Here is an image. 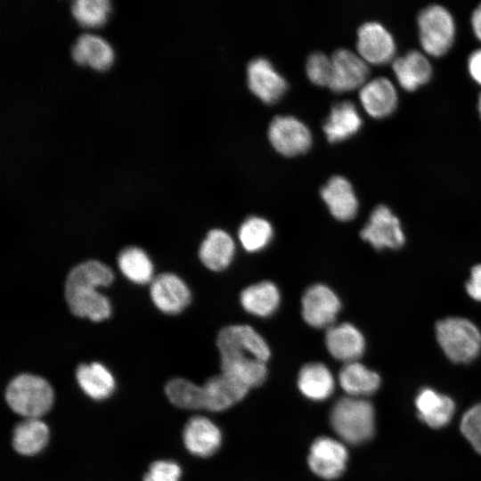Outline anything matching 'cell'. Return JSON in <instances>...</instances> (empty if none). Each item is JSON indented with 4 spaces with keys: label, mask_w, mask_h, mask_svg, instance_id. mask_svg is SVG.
<instances>
[{
    "label": "cell",
    "mask_w": 481,
    "mask_h": 481,
    "mask_svg": "<svg viewBox=\"0 0 481 481\" xmlns=\"http://www.w3.org/2000/svg\"><path fill=\"white\" fill-rule=\"evenodd\" d=\"M113 278L111 269L100 261L89 260L75 266L65 282V297L70 311L94 322L108 319L111 314L110 302L97 288L109 286Z\"/></svg>",
    "instance_id": "1"
},
{
    "label": "cell",
    "mask_w": 481,
    "mask_h": 481,
    "mask_svg": "<svg viewBox=\"0 0 481 481\" xmlns=\"http://www.w3.org/2000/svg\"><path fill=\"white\" fill-rule=\"evenodd\" d=\"M330 423L343 442L355 445L363 444L374 435L373 406L363 398H340L331 408Z\"/></svg>",
    "instance_id": "2"
},
{
    "label": "cell",
    "mask_w": 481,
    "mask_h": 481,
    "mask_svg": "<svg viewBox=\"0 0 481 481\" xmlns=\"http://www.w3.org/2000/svg\"><path fill=\"white\" fill-rule=\"evenodd\" d=\"M436 337L445 355L457 363H468L481 351V332L463 317H447L436 324Z\"/></svg>",
    "instance_id": "3"
},
{
    "label": "cell",
    "mask_w": 481,
    "mask_h": 481,
    "mask_svg": "<svg viewBox=\"0 0 481 481\" xmlns=\"http://www.w3.org/2000/svg\"><path fill=\"white\" fill-rule=\"evenodd\" d=\"M5 398L18 414L27 419H38L51 409L53 391L44 378L24 373L9 383Z\"/></svg>",
    "instance_id": "4"
},
{
    "label": "cell",
    "mask_w": 481,
    "mask_h": 481,
    "mask_svg": "<svg viewBox=\"0 0 481 481\" xmlns=\"http://www.w3.org/2000/svg\"><path fill=\"white\" fill-rule=\"evenodd\" d=\"M419 38L423 51L433 57L444 55L452 47L456 32L451 12L444 6L425 7L417 19Z\"/></svg>",
    "instance_id": "5"
},
{
    "label": "cell",
    "mask_w": 481,
    "mask_h": 481,
    "mask_svg": "<svg viewBox=\"0 0 481 481\" xmlns=\"http://www.w3.org/2000/svg\"><path fill=\"white\" fill-rule=\"evenodd\" d=\"M340 309L341 303L337 294L322 283L308 287L301 299L304 321L316 329H328L333 325Z\"/></svg>",
    "instance_id": "6"
},
{
    "label": "cell",
    "mask_w": 481,
    "mask_h": 481,
    "mask_svg": "<svg viewBox=\"0 0 481 481\" xmlns=\"http://www.w3.org/2000/svg\"><path fill=\"white\" fill-rule=\"evenodd\" d=\"M361 238L376 249L401 248L405 237L398 217L384 205L377 206L360 232Z\"/></svg>",
    "instance_id": "7"
},
{
    "label": "cell",
    "mask_w": 481,
    "mask_h": 481,
    "mask_svg": "<svg viewBox=\"0 0 481 481\" xmlns=\"http://www.w3.org/2000/svg\"><path fill=\"white\" fill-rule=\"evenodd\" d=\"M348 452L343 442L329 436H320L311 444L307 457L310 469L317 477L333 480L346 469Z\"/></svg>",
    "instance_id": "8"
},
{
    "label": "cell",
    "mask_w": 481,
    "mask_h": 481,
    "mask_svg": "<svg viewBox=\"0 0 481 481\" xmlns=\"http://www.w3.org/2000/svg\"><path fill=\"white\" fill-rule=\"evenodd\" d=\"M220 354L238 353L266 363L271 351L265 338L251 326L233 324L220 330L216 338Z\"/></svg>",
    "instance_id": "9"
},
{
    "label": "cell",
    "mask_w": 481,
    "mask_h": 481,
    "mask_svg": "<svg viewBox=\"0 0 481 481\" xmlns=\"http://www.w3.org/2000/svg\"><path fill=\"white\" fill-rule=\"evenodd\" d=\"M268 137L273 148L284 156L306 152L312 143L308 127L292 116H277L270 123Z\"/></svg>",
    "instance_id": "10"
},
{
    "label": "cell",
    "mask_w": 481,
    "mask_h": 481,
    "mask_svg": "<svg viewBox=\"0 0 481 481\" xmlns=\"http://www.w3.org/2000/svg\"><path fill=\"white\" fill-rule=\"evenodd\" d=\"M356 48L359 56L373 65L393 61L396 51L391 33L376 21L365 22L359 28Z\"/></svg>",
    "instance_id": "11"
},
{
    "label": "cell",
    "mask_w": 481,
    "mask_h": 481,
    "mask_svg": "<svg viewBox=\"0 0 481 481\" xmlns=\"http://www.w3.org/2000/svg\"><path fill=\"white\" fill-rule=\"evenodd\" d=\"M332 74L329 87L337 93L361 88L369 77L368 63L359 54L338 49L331 56Z\"/></svg>",
    "instance_id": "12"
},
{
    "label": "cell",
    "mask_w": 481,
    "mask_h": 481,
    "mask_svg": "<svg viewBox=\"0 0 481 481\" xmlns=\"http://www.w3.org/2000/svg\"><path fill=\"white\" fill-rule=\"evenodd\" d=\"M151 298L163 313L177 314L184 310L192 299L187 284L177 275L164 273L156 276L151 283Z\"/></svg>",
    "instance_id": "13"
},
{
    "label": "cell",
    "mask_w": 481,
    "mask_h": 481,
    "mask_svg": "<svg viewBox=\"0 0 481 481\" xmlns=\"http://www.w3.org/2000/svg\"><path fill=\"white\" fill-rule=\"evenodd\" d=\"M249 87L266 103L278 101L287 89L285 79L265 58L252 60L247 69Z\"/></svg>",
    "instance_id": "14"
},
{
    "label": "cell",
    "mask_w": 481,
    "mask_h": 481,
    "mask_svg": "<svg viewBox=\"0 0 481 481\" xmlns=\"http://www.w3.org/2000/svg\"><path fill=\"white\" fill-rule=\"evenodd\" d=\"M325 345L335 359L346 363L355 362L365 349L363 333L353 324H333L325 332Z\"/></svg>",
    "instance_id": "15"
},
{
    "label": "cell",
    "mask_w": 481,
    "mask_h": 481,
    "mask_svg": "<svg viewBox=\"0 0 481 481\" xmlns=\"http://www.w3.org/2000/svg\"><path fill=\"white\" fill-rule=\"evenodd\" d=\"M183 439L186 449L193 455L209 457L220 447L222 433L209 419L192 417L184 426Z\"/></svg>",
    "instance_id": "16"
},
{
    "label": "cell",
    "mask_w": 481,
    "mask_h": 481,
    "mask_svg": "<svg viewBox=\"0 0 481 481\" xmlns=\"http://www.w3.org/2000/svg\"><path fill=\"white\" fill-rule=\"evenodd\" d=\"M359 99L365 111L374 118H383L391 115L398 103L395 86L384 77L366 82L360 88Z\"/></svg>",
    "instance_id": "17"
},
{
    "label": "cell",
    "mask_w": 481,
    "mask_h": 481,
    "mask_svg": "<svg viewBox=\"0 0 481 481\" xmlns=\"http://www.w3.org/2000/svg\"><path fill=\"white\" fill-rule=\"evenodd\" d=\"M321 196L337 220L346 222L356 216L358 200L346 178L341 175L330 177L321 189Z\"/></svg>",
    "instance_id": "18"
},
{
    "label": "cell",
    "mask_w": 481,
    "mask_h": 481,
    "mask_svg": "<svg viewBox=\"0 0 481 481\" xmlns=\"http://www.w3.org/2000/svg\"><path fill=\"white\" fill-rule=\"evenodd\" d=\"M205 410L222 412L242 400L249 388L232 378L220 373L209 378L202 386Z\"/></svg>",
    "instance_id": "19"
},
{
    "label": "cell",
    "mask_w": 481,
    "mask_h": 481,
    "mask_svg": "<svg viewBox=\"0 0 481 481\" xmlns=\"http://www.w3.org/2000/svg\"><path fill=\"white\" fill-rule=\"evenodd\" d=\"M395 77L403 89L413 92L427 84L432 76L428 58L417 50H411L392 62Z\"/></svg>",
    "instance_id": "20"
},
{
    "label": "cell",
    "mask_w": 481,
    "mask_h": 481,
    "mask_svg": "<svg viewBox=\"0 0 481 481\" xmlns=\"http://www.w3.org/2000/svg\"><path fill=\"white\" fill-rule=\"evenodd\" d=\"M70 53L77 64L88 65L96 70L107 69L114 60L111 45L104 38L91 33L79 35Z\"/></svg>",
    "instance_id": "21"
},
{
    "label": "cell",
    "mask_w": 481,
    "mask_h": 481,
    "mask_svg": "<svg viewBox=\"0 0 481 481\" xmlns=\"http://www.w3.org/2000/svg\"><path fill=\"white\" fill-rule=\"evenodd\" d=\"M222 372L250 389L264 383L267 377L266 363L236 353L221 354Z\"/></svg>",
    "instance_id": "22"
},
{
    "label": "cell",
    "mask_w": 481,
    "mask_h": 481,
    "mask_svg": "<svg viewBox=\"0 0 481 481\" xmlns=\"http://www.w3.org/2000/svg\"><path fill=\"white\" fill-rule=\"evenodd\" d=\"M234 255V240L227 232L222 229L209 231L199 249L201 263L215 272L226 269L232 263Z\"/></svg>",
    "instance_id": "23"
},
{
    "label": "cell",
    "mask_w": 481,
    "mask_h": 481,
    "mask_svg": "<svg viewBox=\"0 0 481 481\" xmlns=\"http://www.w3.org/2000/svg\"><path fill=\"white\" fill-rule=\"evenodd\" d=\"M415 405L420 419L435 428L447 425L455 411L454 403L449 396L428 387L420 390L415 399Z\"/></svg>",
    "instance_id": "24"
},
{
    "label": "cell",
    "mask_w": 481,
    "mask_h": 481,
    "mask_svg": "<svg viewBox=\"0 0 481 481\" xmlns=\"http://www.w3.org/2000/svg\"><path fill=\"white\" fill-rule=\"evenodd\" d=\"M240 302L249 314L265 318L273 314L278 309L281 294L273 282L263 281L245 288L240 292Z\"/></svg>",
    "instance_id": "25"
},
{
    "label": "cell",
    "mask_w": 481,
    "mask_h": 481,
    "mask_svg": "<svg viewBox=\"0 0 481 481\" xmlns=\"http://www.w3.org/2000/svg\"><path fill=\"white\" fill-rule=\"evenodd\" d=\"M298 387L306 398L320 402L333 394L335 379L330 369L322 363H309L298 372Z\"/></svg>",
    "instance_id": "26"
},
{
    "label": "cell",
    "mask_w": 481,
    "mask_h": 481,
    "mask_svg": "<svg viewBox=\"0 0 481 481\" xmlns=\"http://www.w3.org/2000/svg\"><path fill=\"white\" fill-rule=\"evenodd\" d=\"M362 126L355 105L348 101L335 104L323 124V131L330 143L343 141L355 135Z\"/></svg>",
    "instance_id": "27"
},
{
    "label": "cell",
    "mask_w": 481,
    "mask_h": 481,
    "mask_svg": "<svg viewBox=\"0 0 481 481\" xmlns=\"http://www.w3.org/2000/svg\"><path fill=\"white\" fill-rule=\"evenodd\" d=\"M338 383L348 396L363 398L377 391L379 374L355 361L345 363L338 372Z\"/></svg>",
    "instance_id": "28"
},
{
    "label": "cell",
    "mask_w": 481,
    "mask_h": 481,
    "mask_svg": "<svg viewBox=\"0 0 481 481\" xmlns=\"http://www.w3.org/2000/svg\"><path fill=\"white\" fill-rule=\"evenodd\" d=\"M76 378L81 389L91 398L102 400L115 389V379L111 372L100 363L80 364Z\"/></svg>",
    "instance_id": "29"
},
{
    "label": "cell",
    "mask_w": 481,
    "mask_h": 481,
    "mask_svg": "<svg viewBox=\"0 0 481 481\" xmlns=\"http://www.w3.org/2000/svg\"><path fill=\"white\" fill-rule=\"evenodd\" d=\"M49 440L47 425L39 419H26L13 431L12 445L23 455H33L40 452Z\"/></svg>",
    "instance_id": "30"
},
{
    "label": "cell",
    "mask_w": 481,
    "mask_h": 481,
    "mask_svg": "<svg viewBox=\"0 0 481 481\" xmlns=\"http://www.w3.org/2000/svg\"><path fill=\"white\" fill-rule=\"evenodd\" d=\"M118 265L122 273L134 283L145 284L153 280L152 263L148 255L138 247L124 249L118 255Z\"/></svg>",
    "instance_id": "31"
},
{
    "label": "cell",
    "mask_w": 481,
    "mask_h": 481,
    "mask_svg": "<svg viewBox=\"0 0 481 481\" xmlns=\"http://www.w3.org/2000/svg\"><path fill=\"white\" fill-rule=\"evenodd\" d=\"M273 236L270 222L263 217L252 216L245 219L238 230V239L243 249L249 253L266 248Z\"/></svg>",
    "instance_id": "32"
},
{
    "label": "cell",
    "mask_w": 481,
    "mask_h": 481,
    "mask_svg": "<svg viewBox=\"0 0 481 481\" xmlns=\"http://www.w3.org/2000/svg\"><path fill=\"white\" fill-rule=\"evenodd\" d=\"M166 395L177 407L189 410H205L203 387L185 379L176 378L166 385Z\"/></svg>",
    "instance_id": "33"
},
{
    "label": "cell",
    "mask_w": 481,
    "mask_h": 481,
    "mask_svg": "<svg viewBox=\"0 0 481 481\" xmlns=\"http://www.w3.org/2000/svg\"><path fill=\"white\" fill-rule=\"evenodd\" d=\"M110 8L108 0H76L70 5L74 19L86 28H95L104 23Z\"/></svg>",
    "instance_id": "34"
},
{
    "label": "cell",
    "mask_w": 481,
    "mask_h": 481,
    "mask_svg": "<svg viewBox=\"0 0 481 481\" xmlns=\"http://www.w3.org/2000/svg\"><path fill=\"white\" fill-rule=\"evenodd\" d=\"M306 69L314 84L329 86L332 74L331 57L320 52L313 53L307 59Z\"/></svg>",
    "instance_id": "35"
},
{
    "label": "cell",
    "mask_w": 481,
    "mask_h": 481,
    "mask_svg": "<svg viewBox=\"0 0 481 481\" xmlns=\"http://www.w3.org/2000/svg\"><path fill=\"white\" fill-rule=\"evenodd\" d=\"M461 430L474 449L481 453V403L464 414Z\"/></svg>",
    "instance_id": "36"
},
{
    "label": "cell",
    "mask_w": 481,
    "mask_h": 481,
    "mask_svg": "<svg viewBox=\"0 0 481 481\" xmlns=\"http://www.w3.org/2000/svg\"><path fill=\"white\" fill-rule=\"evenodd\" d=\"M182 470L171 461H157L151 464L143 481H179Z\"/></svg>",
    "instance_id": "37"
},
{
    "label": "cell",
    "mask_w": 481,
    "mask_h": 481,
    "mask_svg": "<svg viewBox=\"0 0 481 481\" xmlns=\"http://www.w3.org/2000/svg\"><path fill=\"white\" fill-rule=\"evenodd\" d=\"M466 291L476 301L481 302V264L476 265L466 283Z\"/></svg>",
    "instance_id": "38"
},
{
    "label": "cell",
    "mask_w": 481,
    "mask_h": 481,
    "mask_svg": "<svg viewBox=\"0 0 481 481\" xmlns=\"http://www.w3.org/2000/svg\"><path fill=\"white\" fill-rule=\"evenodd\" d=\"M468 69L472 79L481 86V49L475 50L469 56Z\"/></svg>",
    "instance_id": "39"
},
{
    "label": "cell",
    "mask_w": 481,
    "mask_h": 481,
    "mask_svg": "<svg viewBox=\"0 0 481 481\" xmlns=\"http://www.w3.org/2000/svg\"><path fill=\"white\" fill-rule=\"evenodd\" d=\"M470 22L474 35L481 41V4L473 11Z\"/></svg>",
    "instance_id": "40"
},
{
    "label": "cell",
    "mask_w": 481,
    "mask_h": 481,
    "mask_svg": "<svg viewBox=\"0 0 481 481\" xmlns=\"http://www.w3.org/2000/svg\"><path fill=\"white\" fill-rule=\"evenodd\" d=\"M478 111H479V114H480V117H481V93L478 96Z\"/></svg>",
    "instance_id": "41"
}]
</instances>
